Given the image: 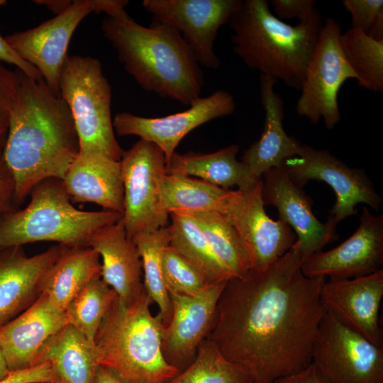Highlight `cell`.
Wrapping results in <instances>:
<instances>
[{
  "label": "cell",
  "mask_w": 383,
  "mask_h": 383,
  "mask_svg": "<svg viewBox=\"0 0 383 383\" xmlns=\"http://www.w3.org/2000/svg\"><path fill=\"white\" fill-rule=\"evenodd\" d=\"M302 262L296 240L266 269L228 280L220 295L207 338L252 383H273L311 363L326 279L306 277Z\"/></svg>",
  "instance_id": "1"
},
{
  "label": "cell",
  "mask_w": 383,
  "mask_h": 383,
  "mask_svg": "<svg viewBox=\"0 0 383 383\" xmlns=\"http://www.w3.org/2000/svg\"><path fill=\"white\" fill-rule=\"evenodd\" d=\"M18 72L20 84L4 158L13 177L20 206L41 181L62 179L79 152V141L66 103L43 79H31Z\"/></svg>",
  "instance_id": "2"
},
{
  "label": "cell",
  "mask_w": 383,
  "mask_h": 383,
  "mask_svg": "<svg viewBox=\"0 0 383 383\" xmlns=\"http://www.w3.org/2000/svg\"><path fill=\"white\" fill-rule=\"evenodd\" d=\"M101 30L143 89L184 105L190 106L200 97L203 72L174 28L155 21L145 27L126 14L104 18Z\"/></svg>",
  "instance_id": "3"
},
{
  "label": "cell",
  "mask_w": 383,
  "mask_h": 383,
  "mask_svg": "<svg viewBox=\"0 0 383 383\" xmlns=\"http://www.w3.org/2000/svg\"><path fill=\"white\" fill-rule=\"evenodd\" d=\"M228 24L233 51L248 67L300 90L323 24L318 9L293 26L277 18L267 0H242Z\"/></svg>",
  "instance_id": "4"
},
{
  "label": "cell",
  "mask_w": 383,
  "mask_h": 383,
  "mask_svg": "<svg viewBox=\"0 0 383 383\" xmlns=\"http://www.w3.org/2000/svg\"><path fill=\"white\" fill-rule=\"evenodd\" d=\"M151 303L145 291L128 305L116 295L96 333L99 364L121 383H168L179 373L163 356V326Z\"/></svg>",
  "instance_id": "5"
},
{
  "label": "cell",
  "mask_w": 383,
  "mask_h": 383,
  "mask_svg": "<svg viewBox=\"0 0 383 383\" xmlns=\"http://www.w3.org/2000/svg\"><path fill=\"white\" fill-rule=\"evenodd\" d=\"M23 209L7 215L0 223V248L40 241L65 246H88L99 229L122 218V213L77 209L66 192L62 179L41 181L31 190Z\"/></svg>",
  "instance_id": "6"
},
{
  "label": "cell",
  "mask_w": 383,
  "mask_h": 383,
  "mask_svg": "<svg viewBox=\"0 0 383 383\" xmlns=\"http://www.w3.org/2000/svg\"><path fill=\"white\" fill-rule=\"evenodd\" d=\"M58 95L72 114L79 151L102 153L120 161L111 118V87L101 62L89 56L67 55L61 70Z\"/></svg>",
  "instance_id": "7"
},
{
  "label": "cell",
  "mask_w": 383,
  "mask_h": 383,
  "mask_svg": "<svg viewBox=\"0 0 383 383\" xmlns=\"http://www.w3.org/2000/svg\"><path fill=\"white\" fill-rule=\"evenodd\" d=\"M120 163L124 190L122 221L127 236L132 239L167 226L170 213L162 197L166 160L161 149L140 139L123 151Z\"/></svg>",
  "instance_id": "8"
},
{
  "label": "cell",
  "mask_w": 383,
  "mask_h": 383,
  "mask_svg": "<svg viewBox=\"0 0 383 383\" xmlns=\"http://www.w3.org/2000/svg\"><path fill=\"white\" fill-rule=\"evenodd\" d=\"M339 23L331 17L323 22L300 89L296 111L317 124L323 119L327 129L340 120L338 94L343 84L356 75L346 61L340 45Z\"/></svg>",
  "instance_id": "9"
},
{
  "label": "cell",
  "mask_w": 383,
  "mask_h": 383,
  "mask_svg": "<svg viewBox=\"0 0 383 383\" xmlns=\"http://www.w3.org/2000/svg\"><path fill=\"white\" fill-rule=\"evenodd\" d=\"M280 168L301 187L310 180L328 184L335 195L328 218L337 224L355 215L358 204H366L376 211L379 210L382 198L365 170L349 167L327 150L301 144L297 153L286 159Z\"/></svg>",
  "instance_id": "10"
},
{
  "label": "cell",
  "mask_w": 383,
  "mask_h": 383,
  "mask_svg": "<svg viewBox=\"0 0 383 383\" xmlns=\"http://www.w3.org/2000/svg\"><path fill=\"white\" fill-rule=\"evenodd\" d=\"M311 362L329 383H383V347L327 311L313 345Z\"/></svg>",
  "instance_id": "11"
},
{
  "label": "cell",
  "mask_w": 383,
  "mask_h": 383,
  "mask_svg": "<svg viewBox=\"0 0 383 383\" xmlns=\"http://www.w3.org/2000/svg\"><path fill=\"white\" fill-rule=\"evenodd\" d=\"M262 178L245 190H231L221 213L235 230L248 255L250 270L268 267L293 246L296 236L284 221L265 210Z\"/></svg>",
  "instance_id": "12"
},
{
  "label": "cell",
  "mask_w": 383,
  "mask_h": 383,
  "mask_svg": "<svg viewBox=\"0 0 383 383\" xmlns=\"http://www.w3.org/2000/svg\"><path fill=\"white\" fill-rule=\"evenodd\" d=\"M96 0H74L63 13L33 28L4 37L23 60L38 70L50 89L58 95L59 79L72 35L81 21L96 13Z\"/></svg>",
  "instance_id": "13"
},
{
  "label": "cell",
  "mask_w": 383,
  "mask_h": 383,
  "mask_svg": "<svg viewBox=\"0 0 383 383\" xmlns=\"http://www.w3.org/2000/svg\"><path fill=\"white\" fill-rule=\"evenodd\" d=\"M242 0H144V9L153 21L168 24L182 35L198 62L217 68L220 60L213 51L218 29L228 23Z\"/></svg>",
  "instance_id": "14"
},
{
  "label": "cell",
  "mask_w": 383,
  "mask_h": 383,
  "mask_svg": "<svg viewBox=\"0 0 383 383\" xmlns=\"http://www.w3.org/2000/svg\"><path fill=\"white\" fill-rule=\"evenodd\" d=\"M235 109L233 96L218 89L198 98L184 111L160 118H147L127 112L113 118L114 131L120 136L137 135L152 143L163 152L166 164L182 138L198 126L213 119L232 114Z\"/></svg>",
  "instance_id": "15"
},
{
  "label": "cell",
  "mask_w": 383,
  "mask_h": 383,
  "mask_svg": "<svg viewBox=\"0 0 383 383\" xmlns=\"http://www.w3.org/2000/svg\"><path fill=\"white\" fill-rule=\"evenodd\" d=\"M383 265V215L363 208L359 226L345 241L329 250L316 252L301 264L310 278L345 279L372 274Z\"/></svg>",
  "instance_id": "16"
},
{
  "label": "cell",
  "mask_w": 383,
  "mask_h": 383,
  "mask_svg": "<svg viewBox=\"0 0 383 383\" xmlns=\"http://www.w3.org/2000/svg\"><path fill=\"white\" fill-rule=\"evenodd\" d=\"M227 281L211 284L193 296L169 294L172 314L162 328V350L167 362L179 372L193 362L200 344L207 338Z\"/></svg>",
  "instance_id": "17"
},
{
  "label": "cell",
  "mask_w": 383,
  "mask_h": 383,
  "mask_svg": "<svg viewBox=\"0 0 383 383\" xmlns=\"http://www.w3.org/2000/svg\"><path fill=\"white\" fill-rule=\"evenodd\" d=\"M261 178L265 205L274 206L279 219L294 231L303 260L338 240L337 223L328 217L325 223L316 218L312 210L313 201L284 170L270 169Z\"/></svg>",
  "instance_id": "18"
},
{
  "label": "cell",
  "mask_w": 383,
  "mask_h": 383,
  "mask_svg": "<svg viewBox=\"0 0 383 383\" xmlns=\"http://www.w3.org/2000/svg\"><path fill=\"white\" fill-rule=\"evenodd\" d=\"M320 296L326 311L340 323L382 346L379 312L383 297V269L359 277L326 280Z\"/></svg>",
  "instance_id": "19"
},
{
  "label": "cell",
  "mask_w": 383,
  "mask_h": 383,
  "mask_svg": "<svg viewBox=\"0 0 383 383\" xmlns=\"http://www.w3.org/2000/svg\"><path fill=\"white\" fill-rule=\"evenodd\" d=\"M66 324L65 310L40 294L24 311L0 326V346L9 370L37 365L45 345Z\"/></svg>",
  "instance_id": "20"
},
{
  "label": "cell",
  "mask_w": 383,
  "mask_h": 383,
  "mask_svg": "<svg viewBox=\"0 0 383 383\" xmlns=\"http://www.w3.org/2000/svg\"><path fill=\"white\" fill-rule=\"evenodd\" d=\"M62 245L28 256L22 246L0 250V326L29 307L40 296V282L60 253Z\"/></svg>",
  "instance_id": "21"
},
{
  "label": "cell",
  "mask_w": 383,
  "mask_h": 383,
  "mask_svg": "<svg viewBox=\"0 0 383 383\" xmlns=\"http://www.w3.org/2000/svg\"><path fill=\"white\" fill-rule=\"evenodd\" d=\"M88 246L101 258V279L124 304H131L145 292L138 250L126 234L122 218L96 231Z\"/></svg>",
  "instance_id": "22"
},
{
  "label": "cell",
  "mask_w": 383,
  "mask_h": 383,
  "mask_svg": "<svg viewBox=\"0 0 383 383\" xmlns=\"http://www.w3.org/2000/svg\"><path fill=\"white\" fill-rule=\"evenodd\" d=\"M62 181L72 201L94 203L123 214L124 190L120 161L97 152L79 151Z\"/></svg>",
  "instance_id": "23"
},
{
  "label": "cell",
  "mask_w": 383,
  "mask_h": 383,
  "mask_svg": "<svg viewBox=\"0 0 383 383\" xmlns=\"http://www.w3.org/2000/svg\"><path fill=\"white\" fill-rule=\"evenodd\" d=\"M277 80L260 74L261 103L265 111V124L260 138L244 152L241 162L257 178L272 168H280L283 162L295 155L301 143L284 129V101L275 92Z\"/></svg>",
  "instance_id": "24"
},
{
  "label": "cell",
  "mask_w": 383,
  "mask_h": 383,
  "mask_svg": "<svg viewBox=\"0 0 383 383\" xmlns=\"http://www.w3.org/2000/svg\"><path fill=\"white\" fill-rule=\"evenodd\" d=\"M99 255L89 246L62 245L60 255L40 282V294L62 309L89 282L101 277Z\"/></svg>",
  "instance_id": "25"
},
{
  "label": "cell",
  "mask_w": 383,
  "mask_h": 383,
  "mask_svg": "<svg viewBox=\"0 0 383 383\" xmlns=\"http://www.w3.org/2000/svg\"><path fill=\"white\" fill-rule=\"evenodd\" d=\"M238 151L239 145L233 144L207 154L174 152L166 164V172L196 177L223 189L236 186L238 190H245L261 178L237 160Z\"/></svg>",
  "instance_id": "26"
},
{
  "label": "cell",
  "mask_w": 383,
  "mask_h": 383,
  "mask_svg": "<svg viewBox=\"0 0 383 383\" xmlns=\"http://www.w3.org/2000/svg\"><path fill=\"white\" fill-rule=\"evenodd\" d=\"M44 362L63 383H92L99 366L95 345L69 323L45 345L38 365Z\"/></svg>",
  "instance_id": "27"
},
{
  "label": "cell",
  "mask_w": 383,
  "mask_h": 383,
  "mask_svg": "<svg viewBox=\"0 0 383 383\" xmlns=\"http://www.w3.org/2000/svg\"><path fill=\"white\" fill-rule=\"evenodd\" d=\"M170 216L169 245L196 267L209 284L232 279L196 221L184 212H172Z\"/></svg>",
  "instance_id": "28"
},
{
  "label": "cell",
  "mask_w": 383,
  "mask_h": 383,
  "mask_svg": "<svg viewBox=\"0 0 383 383\" xmlns=\"http://www.w3.org/2000/svg\"><path fill=\"white\" fill-rule=\"evenodd\" d=\"M231 190L177 174H166L162 182V202L169 213L204 211L221 213Z\"/></svg>",
  "instance_id": "29"
},
{
  "label": "cell",
  "mask_w": 383,
  "mask_h": 383,
  "mask_svg": "<svg viewBox=\"0 0 383 383\" xmlns=\"http://www.w3.org/2000/svg\"><path fill=\"white\" fill-rule=\"evenodd\" d=\"M184 213L198 223L214 255L232 279L241 277L250 270L249 257L240 238L221 213L206 211Z\"/></svg>",
  "instance_id": "30"
},
{
  "label": "cell",
  "mask_w": 383,
  "mask_h": 383,
  "mask_svg": "<svg viewBox=\"0 0 383 383\" xmlns=\"http://www.w3.org/2000/svg\"><path fill=\"white\" fill-rule=\"evenodd\" d=\"M131 240L141 259L145 291L152 303L157 304L160 312L157 317L165 327L172 314L171 301L162 272V255L170 241L168 228L166 226L152 232L141 233Z\"/></svg>",
  "instance_id": "31"
},
{
  "label": "cell",
  "mask_w": 383,
  "mask_h": 383,
  "mask_svg": "<svg viewBox=\"0 0 383 383\" xmlns=\"http://www.w3.org/2000/svg\"><path fill=\"white\" fill-rule=\"evenodd\" d=\"M340 45L357 84L383 93V40H374L360 30L350 28L341 33Z\"/></svg>",
  "instance_id": "32"
},
{
  "label": "cell",
  "mask_w": 383,
  "mask_h": 383,
  "mask_svg": "<svg viewBox=\"0 0 383 383\" xmlns=\"http://www.w3.org/2000/svg\"><path fill=\"white\" fill-rule=\"evenodd\" d=\"M116 295L101 277L94 279L67 306V323L95 345L96 333Z\"/></svg>",
  "instance_id": "33"
},
{
  "label": "cell",
  "mask_w": 383,
  "mask_h": 383,
  "mask_svg": "<svg viewBox=\"0 0 383 383\" xmlns=\"http://www.w3.org/2000/svg\"><path fill=\"white\" fill-rule=\"evenodd\" d=\"M168 383H252L236 364L226 359L208 338L199 345L193 362Z\"/></svg>",
  "instance_id": "34"
},
{
  "label": "cell",
  "mask_w": 383,
  "mask_h": 383,
  "mask_svg": "<svg viewBox=\"0 0 383 383\" xmlns=\"http://www.w3.org/2000/svg\"><path fill=\"white\" fill-rule=\"evenodd\" d=\"M162 272L169 294L193 296L210 284L196 267L170 245L162 252Z\"/></svg>",
  "instance_id": "35"
},
{
  "label": "cell",
  "mask_w": 383,
  "mask_h": 383,
  "mask_svg": "<svg viewBox=\"0 0 383 383\" xmlns=\"http://www.w3.org/2000/svg\"><path fill=\"white\" fill-rule=\"evenodd\" d=\"M351 16V28L376 40H383V1L343 0Z\"/></svg>",
  "instance_id": "36"
},
{
  "label": "cell",
  "mask_w": 383,
  "mask_h": 383,
  "mask_svg": "<svg viewBox=\"0 0 383 383\" xmlns=\"http://www.w3.org/2000/svg\"><path fill=\"white\" fill-rule=\"evenodd\" d=\"M19 84L18 70L13 72L0 62V137L7 133Z\"/></svg>",
  "instance_id": "37"
},
{
  "label": "cell",
  "mask_w": 383,
  "mask_h": 383,
  "mask_svg": "<svg viewBox=\"0 0 383 383\" xmlns=\"http://www.w3.org/2000/svg\"><path fill=\"white\" fill-rule=\"evenodd\" d=\"M6 134L0 137V223L19 206L16 196L13 177L4 158V148Z\"/></svg>",
  "instance_id": "38"
},
{
  "label": "cell",
  "mask_w": 383,
  "mask_h": 383,
  "mask_svg": "<svg viewBox=\"0 0 383 383\" xmlns=\"http://www.w3.org/2000/svg\"><path fill=\"white\" fill-rule=\"evenodd\" d=\"M274 15L279 19L296 18L299 22L310 21L317 9L314 7L313 0H271Z\"/></svg>",
  "instance_id": "39"
},
{
  "label": "cell",
  "mask_w": 383,
  "mask_h": 383,
  "mask_svg": "<svg viewBox=\"0 0 383 383\" xmlns=\"http://www.w3.org/2000/svg\"><path fill=\"white\" fill-rule=\"evenodd\" d=\"M40 382H62L48 362L41 363L22 370L11 371L6 377L0 380V383Z\"/></svg>",
  "instance_id": "40"
},
{
  "label": "cell",
  "mask_w": 383,
  "mask_h": 383,
  "mask_svg": "<svg viewBox=\"0 0 383 383\" xmlns=\"http://www.w3.org/2000/svg\"><path fill=\"white\" fill-rule=\"evenodd\" d=\"M0 62L16 66L19 71L22 72L26 76L31 79L38 80L43 79L38 70L21 58L1 34Z\"/></svg>",
  "instance_id": "41"
},
{
  "label": "cell",
  "mask_w": 383,
  "mask_h": 383,
  "mask_svg": "<svg viewBox=\"0 0 383 383\" xmlns=\"http://www.w3.org/2000/svg\"><path fill=\"white\" fill-rule=\"evenodd\" d=\"M273 383H329L313 363L303 370L277 379Z\"/></svg>",
  "instance_id": "42"
},
{
  "label": "cell",
  "mask_w": 383,
  "mask_h": 383,
  "mask_svg": "<svg viewBox=\"0 0 383 383\" xmlns=\"http://www.w3.org/2000/svg\"><path fill=\"white\" fill-rule=\"evenodd\" d=\"M38 5L45 6L55 16L61 14L65 11L72 4L70 0H35L33 1Z\"/></svg>",
  "instance_id": "43"
},
{
  "label": "cell",
  "mask_w": 383,
  "mask_h": 383,
  "mask_svg": "<svg viewBox=\"0 0 383 383\" xmlns=\"http://www.w3.org/2000/svg\"><path fill=\"white\" fill-rule=\"evenodd\" d=\"M92 383H121V382L109 369L99 365Z\"/></svg>",
  "instance_id": "44"
},
{
  "label": "cell",
  "mask_w": 383,
  "mask_h": 383,
  "mask_svg": "<svg viewBox=\"0 0 383 383\" xmlns=\"http://www.w3.org/2000/svg\"><path fill=\"white\" fill-rule=\"evenodd\" d=\"M1 348L0 346V380L6 377L10 373Z\"/></svg>",
  "instance_id": "45"
},
{
  "label": "cell",
  "mask_w": 383,
  "mask_h": 383,
  "mask_svg": "<svg viewBox=\"0 0 383 383\" xmlns=\"http://www.w3.org/2000/svg\"><path fill=\"white\" fill-rule=\"evenodd\" d=\"M6 4V1L5 0H0V7L5 5Z\"/></svg>",
  "instance_id": "46"
},
{
  "label": "cell",
  "mask_w": 383,
  "mask_h": 383,
  "mask_svg": "<svg viewBox=\"0 0 383 383\" xmlns=\"http://www.w3.org/2000/svg\"><path fill=\"white\" fill-rule=\"evenodd\" d=\"M40 383H63V382H40Z\"/></svg>",
  "instance_id": "47"
},
{
  "label": "cell",
  "mask_w": 383,
  "mask_h": 383,
  "mask_svg": "<svg viewBox=\"0 0 383 383\" xmlns=\"http://www.w3.org/2000/svg\"><path fill=\"white\" fill-rule=\"evenodd\" d=\"M1 248H0V250H1Z\"/></svg>",
  "instance_id": "48"
}]
</instances>
